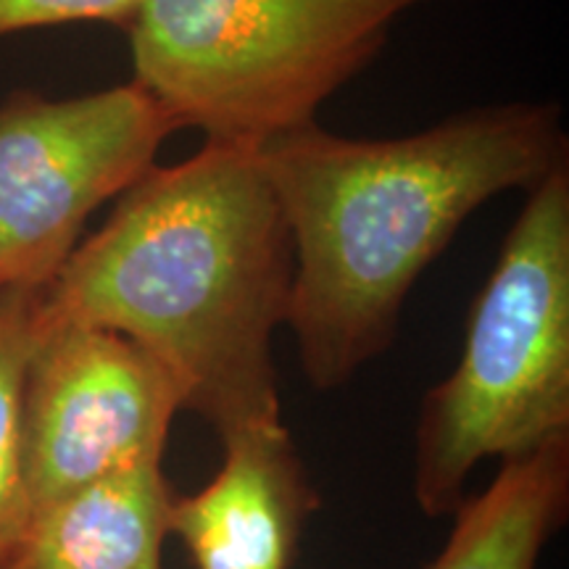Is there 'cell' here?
Masks as SVG:
<instances>
[{"mask_svg":"<svg viewBox=\"0 0 569 569\" xmlns=\"http://www.w3.org/2000/svg\"><path fill=\"white\" fill-rule=\"evenodd\" d=\"M293 243L284 325L306 380L340 388L393 343L403 303L461 224L569 163L557 101L472 106L403 138L298 127L256 148Z\"/></svg>","mask_w":569,"mask_h":569,"instance_id":"obj_1","label":"cell"},{"mask_svg":"<svg viewBox=\"0 0 569 569\" xmlns=\"http://www.w3.org/2000/svg\"><path fill=\"white\" fill-rule=\"evenodd\" d=\"M293 243L256 148L209 142L153 163L42 288V322L124 336L151 353L219 438L280 422L272 356Z\"/></svg>","mask_w":569,"mask_h":569,"instance_id":"obj_2","label":"cell"},{"mask_svg":"<svg viewBox=\"0 0 569 569\" xmlns=\"http://www.w3.org/2000/svg\"><path fill=\"white\" fill-rule=\"evenodd\" d=\"M569 436V163L528 190L467 319L457 369L427 393L415 496L457 511L472 469Z\"/></svg>","mask_w":569,"mask_h":569,"instance_id":"obj_3","label":"cell"},{"mask_svg":"<svg viewBox=\"0 0 569 569\" xmlns=\"http://www.w3.org/2000/svg\"><path fill=\"white\" fill-rule=\"evenodd\" d=\"M440 0H140L127 38L140 82L180 130L259 148L386 51L403 13Z\"/></svg>","mask_w":569,"mask_h":569,"instance_id":"obj_4","label":"cell"},{"mask_svg":"<svg viewBox=\"0 0 569 569\" xmlns=\"http://www.w3.org/2000/svg\"><path fill=\"white\" fill-rule=\"evenodd\" d=\"M177 130L134 80L71 98L11 92L0 103V288H46L92 213L146 174Z\"/></svg>","mask_w":569,"mask_h":569,"instance_id":"obj_5","label":"cell"},{"mask_svg":"<svg viewBox=\"0 0 569 569\" xmlns=\"http://www.w3.org/2000/svg\"><path fill=\"white\" fill-rule=\"evenodd\" d=\"M177 411L174 380L138 343L101 327L38 317L21 390L32 517L122 469L161 465Z\"/></svg>","mask_w":569,"mask_h":569,"instance_id":"obj_6","label":"cell"},{"mask_svg":"<svg viewBox=\"0 0 569 569\" xmlns=\"http://www.w3.org/2000/svg\"><path fill=\"white\" fill-rule=\"evenodd\" d=\"M224 461L209 486L174 496L169 536L196 569H290L319 498L284 422L222 436Z\"/></svg>","mask_w":569,"mask_h":569,"instance_id":"obj_7","label":"cell"},{"mask_svg":"<svg viewBox=\"0 0 569 569\" xmlns=\"http://www.w3.org/2000/svg\"><path fill=\"white\" fill-rule=\"evenodd\" d=\"M172 498L161 465L122 469L32 517L0 569H161Z\"/></svg>","mask_w":569,"mask_h":569,"instance_id":"obj_8","label":"cell"},{"mask_svg":"<svg viewBox=\"0 0 569 569\" xmlns=\"http://www.w3.org/2000/svg\"><path fill=\"white\" fill-rule=\"evenodd\" d=\"M569 436L503 459L478 498L461 501L443 551L427 569H536L567 519Z\"/></svg>","mask_w":569,"mask_h":569,"instance_id":"obj_9","label":"cell"},{"mask_svg":"<svg viewBox=\"0 0 569 569\" xmlns=\"http://www.w3.org/2000/svg\"><path fill=\"white\" fill-rule=\"evenodd\" d=\"M42 290L0 288V565L30 528V496L21 457V390Z\"/></svg>","mask_w":569,"mask_h":569,"instance_id":"obj_10","label":"cell"},{"mask_svg":"<svg viewBox=\"0 0 569 569\" xmlns=\"http://www.w3.org/2000/svg\"><path fill=\"white\" fill-rule=\"evenodd\" d=\"M140 0H0V38L61 24H111L127 32Z\"/></svg>","mask_w":569,"mask_h":569,"instance_id":"obj_11","label":"cell"}]
</instances>
